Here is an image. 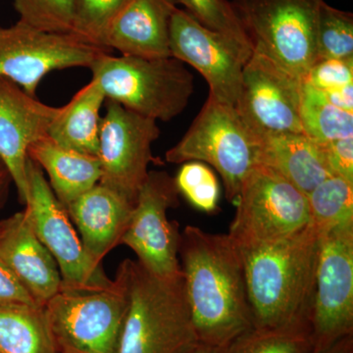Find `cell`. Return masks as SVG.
Wrapping results in <instances>:
<instances>
[{
  "instance_id": "1",
  "label": "cell",
  "mask_w": 353,
  "mask_h": 353,
  "mask_svg": "<svg viewBox=\"0 0 353 353\" xmlns=\"http://www.w3.org/2000/svg\"><path fill=\"white\" fill-rule=\"evenodd\" d=\"M179 257L199 341L223 348L253 328L243 255L229 234L188 226Z\"/></svg>"
},
{
  "instance_id": "2",
  "label": "cell",
  "mask_w": 353,
  "mask_h": 353,
  "mask_svg": "<svg viewBox=\"0 0 353 353\" xmlns=\"http://www.w3.org/2000/svg\"><path fill=\"white\" fill-rule=\"evenodd\" d=\"M319 243V232L309 224L282 240L240 248L253 327L309 322Z\"/></svg>"
},
{
  "instance_id": "3",
  "label": "cell",
  "mask_w": 353,
  "mask_h": 353,
  "mask_svg": "<svg viewBox=\"0 0 353 353\" xmlns=\"http://www.w3.org/2000/svg\"><path fill=\"white\" fill-rule=\"evenodd\" d=\"M129 290L117 353H183L199 341L183 275L159 277L131 260Z\"/></svg>"
},
{
  "instance_id": "4",
  "label": "cell",
  "mask_w": 353,
  "mask_h": 353,
  "mask_svg": "<svg viewBox=\"0 0 353 353\" xmlns=\"http://www.w3.org/2000/svg\"><path fill=\"white\" fill-rule=\"evenodd\" d=\"M106 99L155 121L168 122L187 108L194 79L174 57H113L104 53L90 67Z\"/></svg>"
},
{
  "instance_id": "5",
  "label": "cell",
  "mask_w": 353,
  "mask_h": 353,
  "mask_svg": "<svg viewBox=\"0 0 353 353\" xmlns=\"http://www.w3.org/2000/svg\"><path fill=\"white\" fill-rule=\"evenodd\" d=\"M130 261L121 263L108 288L61 290L44 305L57 350L117 353L130 299Z\"/></svg>"
},
{
  "instance_id": "6",
  "label": "cell",
  "mask_w": 353,
  "mask_h": 353,
  "mask_svg": "<svg viewBox=\"0 0 353 353\" xmlns=\"http://www.w3.org/2000/svg\"><path fill=\"white\" fill-rule=\"evenodd\" d=\"M259 137L241 119L236 108L208 97L182 139L165 153L169 163L199 161L214 167L225 194L236 203L245 179L257 165Z\"/></svg>"
},
{
  "instance_id": "7",
  "label": "cell",
  "mask_w": 353,
  "mask_h": 353,
  "mask_svg": "<svg viewBox=\"0 0 353 353\" xmlns=\"http://www.w3.org/2000/svg\"><path fill=\"white\" fill-rule=\"evenodd\" d=\"M324 0H233L252 51L303 80L318 60L316 26Z\"/></svg>"
},
{
  "instance_id": "8",
  "label": "cell",
  "mask_w": 353,
  "mask_h": 353,
  "mask_svg": "<svg viewBox=\"0 0 353 353\" xmlns=\"http://www.w3.org/2000/svg\"><path fill=\"white\" fill-rule=\"evenodd\" d=\"M236 203L228 234L241 250L282 240L310 222L307 196L263 165L250 172Z\"/></svg>"
},
{
  "instance_id": "9",
  "label": "cell",
  "mask_w": 353,
  "mask_h": 353,
  "mask_svg": "<svg viewBox=\"0 0 353 353\" xmlns=\"http://www.w3.org/2000/svg\"><path fill=\"white\" fill-rule=\"evenodd\" d=\"M27 178L29 194L24 210L34 234L57 261L63 288L78 290L108 288L113 280L106 276L101 265L90 259L66 208L55 196L41 167L30 158Z\"/></svg>"
},
{
  "instance_id": "10",
  "label": "cell",
  "mask_w": 353,
  "mask_h": 353,
  "mask_svg": "<svg viewBox=\"0 0 353 353\" xmlns=\"http://www.w3.org/2000/svg\"><path fill=\"white\" fill-rule=\"evenodd\" d=\"M111 52L74 34L39 31L20 21L10 27L0 26V78L12 81L32 97L50 72L90 69L97 57Z\"/></svg>"
},
{
  "instance_id": "11",
  "label": "cell",
  "mask_w": 353,
  "mask_h": 353,
  "mask_svg": "<svg viewBox=\"0 0 353 353\" xmlns=\"http://www.w3.org/2000/svg\"><path fill=\"white\" fill-rule=\"evenodd\" d=\"M106 113L99 130V183L115 190L136 204L141 185L148 178V165L157 162L152 143L160 136L157 121L129 110L106 99Z\"/></svg>"
},
{
  "instance_id": "12",
  "label": "cell",
  "mask_w": 353,
  "mask_h": 353,
  "mask_svg": "<svg viewBox=\"0 0 353 353\" xmlns=\"http://www.w3.org/2000/svg\"><path fill=\"white\" fill-rule=\"evenodd\" d=\"M175 179L164 171H150L139 190L122 245L129 246L146 270L159 277L183 275L181 234L178 224L169 221L167 211L179 204Z\"/></svg>"
},
{
  "instance_id": "13",
  "label": "cell",
  "mask_w": 353,
  "mask_h": 353,
  "mask_svg": "<svg viewBox=\"0 0 353 353\" xmlns=\"http://www.w3.org/2000/svg\"><path fill=\"white\" fill-rule=\"evenodd\" d=\"M309 323L314 347L353 334V224L320 234Z\"/></svg>"
},
{
  "instance_id": "14",
  "label": "cell",
  "mask_w": 353,
  "mask_h": 353,
  "mask_svg": "<svg viewBox=\"0 0 353 353\" xmlns=\"http://www.w3.org/2000/svg\"><path fill=\"white\" fill-rule=\"evenodd\" d=\"M170 50L172 57L194 67L205 79L208 97L236 106L252 48L204 27L176 7L171 18Z\"/></svg>"
},
{
  "instance_id": "15",
  "label": "cell",
  "mask_w": 353,
  "mask_h": 353,
  "mask_svg": "<svg viewBox=\"0 0 353 353\" xmlns=\"http://www.w3.org/2000/svg\"><path fill=\"white\" fill-rule=\"evenodd\" d=\"M303 80L252 51L243 71L236 112L256 137L303 134L299 118Z\"/></svg>"
},
{
  "instance_id": "16",
  "label": "cell",
  "mask_w": 353,
  "mask_h": 353,
  "mask_svg": "<svg viewBox=\"0 0 353 353\" xmlns=\"http://www.w3.org/2000/svg\"><path fill=\"white\" fill-rule=\"evenodd\" d=\"M59 111L60 108L39 101L12 81L0 78V158L12 176L23 204L29 194L28 150L32 143L48 136Z\"/></svg>"
},
{
  "instance_id": "17",
  "label": "cell",
  "mask_w": 353,
  "mask_h": 353,
  "mask_svg": "<svg viewBox=\"0 0 353 353\" xmlns=\"http://www.w3.org/2000/svg\"><path fill=\"white\" fill-rule=\"evenodd\" d=\"M0 259L41 307L63 287L57 261L34 234L25 210L1 221Z\"/></svg>"
},
{
  "instance_id": "18",
  "label": "cell",
  "mask_w": 353,
  "mask_h": 353,
  "mask_svg": "<svg viewBox=\"0 0 353 353\" xmlns=\"http://www.w3.org/2000/svg\"><path fill=\"white\" fill-rule=\"evenodd\" d=\"M174 0H130L109 26L104 46L121 55L171 57L170 23Z\"/></svg>"
},
{
  "instance_id": "19",
  "label": "cell",
  "mask_w": 353,
  "mask_h": 353,
  "mask_svg": "<svg viewBox=\"0 0 353 353\" xmlns=\"http://www.w3.org/2000/svg\"><path fill=\"white\" fill-rule=\"evenodd\" d=\"M134 208L132 202L99 183L67 206L94 263L101 265L111 250L122 245Z\"/></svg>"
},
{
  "instance_id": "20",
  "label": "cell",
  "mask_w": 353,
  "mask_h": 353,
  "mask_svg": "<svg viewBox=\"0 0 353 353\" xmlns=\"http://www.w3.org/2000/svg\"><path fill=\"white\" fill-rule=\"evenodd\" d=\"M257 164L268 167L306 196L331 176L317 145L304 134L259 137Z\"/></svg>"
},
{
  "instance_id": "21",
  "label": "cell",
  "mask_w": 353,
  "mask_h": 353,
  "mask_svg": "<svg viewBox=\"0 0 353 353\" xmlns=\"http://www.w3.org/2000/svg\"><path fill=\"white\" fill-rule=\"evenodd\" d=\"M28 157L48 173L51 190L65 208L101 181L99 157L63 148L48 136L32 143Z\"/></svg>"
},
{
  "instance_id": "22",
  "label": "cell",
  "mask_w": 353,
  "mask_h": 353,
  "mask_svg": "<svg viewBox=\"0 0 353 353\" xmlns=\"http://www.w3.org/2000/svg\"><path fill=\"white\" fill-rule=\"evenodd\" d=\"M105 95L95 81L81 88L51 123L48 136L69 150L97 157Z\"/></svg>"
},
{
  "instance_id": "23",
  "label": "cell",
  "mask_w": 353,
  "mask_h": 353,
  "mask_svg": "<svg viewBox=\"0 0 353 353\" xmlns=\"http://www.w3.org/2000/svg\"><path fill=\"white\" fill-rule=\"evenodd\" d=\"M41 306L0 303V353H57Z\"/></svg>"
},
{
  "instance_id": "24",
  "label": "cell",
  "mask_w": 353,
  "mask_h": 353,
  "mask_svg": "<svg viewBox=\"0 0 353 353\" xmlns=\"http://www.w3.org/2000/svg\"><path fill=\"white\" fill-rule=\"evenodd\" d=\"M299 118L303 134L316 145L353 137V113L336 108L304 81Z\"/></svg>"
},
{
  "instance_id": "25",
  "label": "cell",
  "mask_w": 353,
  "mask_h": 353,
  "mask_svg": "<svg viewBox=\"0 0 353 353\" xmlns=\"http://www.w3.org/2000/svg\"><path fill=\"white\" fill-rule=\"evenodd\" d=\"M314 347L309 322L282 327H253L221 353H310Z\"/></svg>"
},
{
  "instance_id": "26",
  "label": "cell",
  "mask_w": 353,
  "mask_h": 353,
  "mask_svg": "<svg viewBox=\"0 0 353 353\" xmlns=\"http://www.w3.org/2000/svg\"><path fill=\"white\" fill-rule=\"evenodd\" d=\"M309 224L327 233L334 228L353 224V183L330 176L307 196Z\"/></svg>"
},
{
  "instance_id": "27",
  "label": "cell",
  "mask_w": 353,
  "mask_h": 353,
  "mask_svg": "<svg viewBox=\"0 0 353 353\" xmlns=\"http://www.w3.org/2000/svg\"><path fill=\"white\" fill-rule=\"evenodd\" d=\"M318 60L353 58V14L323 1L316 26Z\"/></svg>"
},
{
  "instance_id": "28",
  "label": "cell",
  "mask_w": 353,
  "mask_h": 353,
  "mask_svg": "<svg viewBox=\"0 0 353 353\" xmlns=\"http://www.w3.org/2000/svg\"><path fill=\"white\" fill-rule=\"evenodd\" d=\"M129 2L130 0H75L72 34L85 43L106 48L104 39L109 26Z\"/></svg>"
},
{
  "instance_id": "29",
  "label": "cell",
  "mask_w": 353,
  "mask_h": 353,
  "mask_svg": "<svg viewBox=\"0 0 353 353\" xmlns=\"http://www.w3.org/2000/svg\"><path fill=\"white\" fill-rule=\"evenodd\" d=\"M20 22L46 32L71 34L75 0H14Z\"/></svg>"
},
{
  "instance_id": "30",
  "label": "cell",
  "mask_w": 353,
  "mask_h": 353,
  "mask_svg": "<svg viewBox=\"0 0 353 353\" xmlns=\"http://www.w3.org/2000/svg\"><path fill=\"white\" fill-rule=\"evenodd\" d=\"M176 189L199 210L219 211L220 187L214 172L199 161L183 163L175 179Z\"/></svg>"
},
{
  "instance_id": "31",
  "label": "cell",
  "mask_w": 353,
  "mask_h": 353,
  "mask_svg": "<svg viewBox=\"0 0 353 353\" xmlns=\"http://www.w3.org/2000/svg\"><path fill=\"white\" fill-rule=\"evenodd\" d=\"M183 4L185 11L212 31L222 32L245 46H250L241 23L228 0H174Z\"/></svg>"
},
{
  "instance_id": "32",
  "label": "cell",
  "mask_w": 353,
  "mask_h": 353,
  "mask_svg": "<svg viewBox=\"0 0 353 353\" xmlns=\"http://www.w3.org/2000/svg\"><path fill=\"white\" fill-rule=\"evenodd\" d=\"M303 81L320 92H328L352 85L353 58H325L317 60L308 70Z\"/></svg>"
},
{
  "instance_id": "33",
  "label": "cell",
  "mask_w": 353,
  "mask_h": 353,
  "mask_svg": "<svg viewBox=\"0 0 353 353\" xmlns=\"http://www.w3.org/2000/svg\"><path fill=\"white\" fill-rule=\"evenodd\" d=\"M317 146L331 176H341L353 183V137Z\"/></svg>"
},
{
  "instance_id": "34",
  "label": "cell",
  "mask_w": 353,
  "mask_h": 353,
  "mask_svg": "<svg viewBox=\"0 0 353 353\" xmlns=\"http://www.w3.org/2000/svg\"><path fill=\"white\" fill-rule=\"evenodd\" d=\"M0 303L39 306L12 269L0 259Z\"/></svg>"
},
{
  "instance_id": "35",
  "label": "cell",
  "mask_w": 353,
  "mask_h": 353,
  "mask_svg": "<svg viewBox=\"0 0 353 353\" xmlns=\"http://www.w3.org/2000/svg\"><path fill=\"white\" fill-rule=\"evenodd\" d=\"M334 106L353 113V83L336 90L321 92Z\"/></svg>"
},
{
  "instance_id": "36",
  "label": "cell",
  "mask_w": 353,
  "mask_h": 353,
  "mask_svg": "<svg viewBox=\"0 0 353 353\" xmlns=\"http://www.w3.org/2000/svg\"><path fill=\"white\" fill-rule=\"evenodd\" d=\"M310 353H353V334L327 345L314 347Z\"/></svg>"
},
{
  "instance_id": "37",
  "label": "cell",
  "mask_w": 353,
  "mask_h": 353,
  "mask_svg": "<svg viewBox=\"0 0 353 353\" xmlns=\"http://www.w3.org/2000/svg\"><path fill=\"white\" fill-rule=\"evenodd\" d=\"M12 183V176H11L6 165L0 158V211L6 205Z\"/></svg>"
},
{
  "instance_id": "38",
  "label": "cell",
  "mask_w": 353,
  "mask_h": 353,
  "mask_svg": "<svg viewBox=\"0 0 353 353\" xmlns=\"http://www.w3.org/2000/svg\"><path fill=\"white\" fill-rule=\"evenodd\" d=\"M221 350L222 348L213 347L199 341L183 353H221Z\"/></svg>"
},
{
  "instance_id": "39",
  "label": "cell",
  "mask_w": 353,
  "mask_h": 353,
  "mask_svg": "<svg viewBox=\"0 0 353 353\" xmlns=\"http://www.w3.org/2000/svg\"><path fill=\"white\" fill-rule=\"evenodd\" d=\"M0 232H1V221H0Z\"/></svg>"
}]
</instances>
